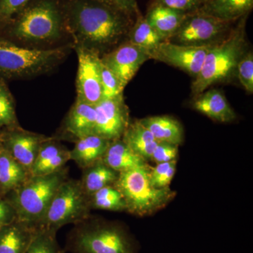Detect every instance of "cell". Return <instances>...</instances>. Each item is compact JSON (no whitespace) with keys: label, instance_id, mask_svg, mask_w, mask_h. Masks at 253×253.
Wrapping results in <instances>:
<instances>
[{"label":"cell","instance_id":"1","mask_svg":"<svg viewBox=\"0 0 253 253\" xmlns=\"http://www.w3.org/2000/svg\"><path fill=\"white\" fill-rule=\"evenodd\" d=\"M64 11L66 28L74 44L100 55L128 35L130 18L113 5L97 0H71Z\"/></svg>","mask_w":253,"mask_h":253},{"label":"cell","instance_id":"2","mask_svg":"<svg viewBox=\"0 0 253 253\" xmlns=\"http://www.w3.org/2000/svg\"><path fill=\"white\" fill-rule=\"evenodd\" d=\"M70 253H139V243L126 226L118 221L89 216L74 224L66 238Z\"/></svg>","mask_w":253,"mask_h":253},{"label":"cell","instance_id":"3","mask_svg":"<svg viewBox=\"0 0 253 253\" xmlns=\"http://www.w3.org/2000/svg\"><path fill=\"white\" fill-rule=\"evenodd\" d=\"M9 33L25 42H49L62 36L64 11L56 0H33L8 25Z\"/></svg>","mask_w":253,"mask_h":253},{"label":"cell","instance_id":"4","mask_svg":"<svg viewBox=\"0 0 253 253\" xmlns=\"http://www.w3.org/2000/svg\"><path fill=\"white\" fill-rule=\"evenodd\" d=\"M69 51V46L46 49L24 47L0 37V76L25 79L41 76L58 66Z\"/></svg>","mask_w":253,"mask_h":253},{"label":"cell","instance_id":"5","mask_svg":"<svg viewBox=\"0 0 253 253\" xmlns=\"http://www.w3.org/2000/svg\"><path fill=\"white\" fill-rule=\"evenodd\" d=\"M246 16L241 18L237 27L224 40L211 45L201 71L192 83L193 94L199 95L204 92L212 84L224 81L236 72L238 63L245 54Z\"/></svg>","mask_w":253,"mask_h":253},{"label":"cell","instance_id":"6","mask_svg":"<svg viewBox=\"0 0 253 253\" xmlns=\"http://www.w3.org/2000/svg\"><path fill=\"white\" fill-rule=\"evenodd\" d=\"M68 175L66 167L45 175H31L22 185L11 191L8 201L16 210L18 220L38 228Z\"/></svg>","mask_w":253,"mask_h":253},{"label":"cell","instance_id":"7","mask_svg":"<svg viewBox=\"0 0 253 253\" xmlns=\"http://www.w3.org/2000/svg\"><path fill=\"white\" fill-rule=\"evenodd\" d=\"M150 168L147 164L120 172L113 185L122 194L126 212L137 217L149 216L161 211L176 196L175 191L169 187L157 189L151 185Z\"/></svg>","mask_w":253,"mask_h":253},{"label":"cell","instance_id":"8","mask_svg":"<svg viewBox=\"0 0 253 253\" xmlns=\"http://www.w3.org/2000/svg\"><path fill=\"white\" fill-rule=\"evenodd\" d=\"M90 211L89 196L81 181L68 178L59 186L38 228L59 231L62 226L87 219Z\"/></svg>","mask_w":253,"mask_h":253},{"label":"cell","instance_id":"9","mask_svg":"<svg viewBox=\"0 0 253 253\" xmlns=\"http://www.w3.org/2000/svg\"><path fill=\"white\" fill-rule=\"evenodd\" d=\"M229 25V22L197 10L186 14L177 31L168 41L185 45H210L224 38Z\"/></svg>","mask_w":253,"mask_h":253},{"label":"cell","instance_id":"10","mask_svg":"<svg viewBox=\"0 0 253 253\" xmlns=\"http://www.w3.org/2000/svg\"><path fill=\"white\" fill-rule=\"evenodd\" d=\"M73 44L78 60L76 99L95 106L103 99L101 55L85 46Z\"/></svg>","mask_w":253,"mask_h":253},{"label":"cell","instance_id":"11","mask_svg":"<svg viewBox=\"0 0 253 253\" xmlns=\"http://www.w3.org/2000/svg\"><path fill=\"white\" fill-rule=\"evenodd\" d=\"M211 45H185L164 41L151 53V59L179 68L195 78L201 71Z\"/></svg>","mask_w":253,"mask_h":253},{"label":"cell","instance_id":"12","mask_svg":"<svg viewBox=\"0 0 253 253\" xmlns=\"http://www.w3.org/2000/svg\"><path fill=\"white\" fill-rule=\"evenodd\" d=\"M49 137L19 126L0 132V144L31 174L40 148Z\"/></svg>","mask_w":253,"mask_h":253},{"label":"cell","instance_id":"13","mask_svg":"<svg viewBox=\"0 0 253 253\" xmlns=\"http://www.w3.org/2000/svg\"><path fill=\"white\" fill-rule=\"evenodd\" d=\"M95 111L94 134L109 141L121 139L129 124V113L123 96L103 99L95 105Z\"/></svg>","mask_w":253,"mask_h":253},{"label":"cell","instance_id":"14","mask_svg":"<svg viewBox=\"0 0 253 253\" xmlns=\"http://www.w3.org/2000/svg\"><path fill=\"white\" fill-rule=\"evenodd\" d=\"M101 59L126 87L141 66L151 59V56L147 51L127 41L104 54Z\"/></svg>","mask_w":253,"mask_h":253},{"label":"cell","instance_id":"15","mask_svg":"<svg viewBox=\"0 0 253 253\" xmlns=\"http://www.w3.org/2000/svg\"><path fill=\"white\" fill-rule=\"evenodd\" d=\"M95 106L76 99L62 125V138L76 142L84 136L94 134Z\"/></svg>","mask_w":253,"mask_h":253},{"label":"cell","instance_id":"16","mask_svg":"<svg viewBox=\"0 0 253 253\" xmlns=\"http://www.w3.org/2000/svg\"><path fill=\"white\" fill-rule=\"evenodd\" d=\"M192 106L196 111L217 122L230 123L236 118V113L225 96L217 89L198 95Z\"/></svg>","mask_w":253,"mask_h":253},{"label":"cell","instance_id":"17","mask_svg":"<svg viewBox=\"0 0 253 253\" xmlns=\"http://www.w3.org/2000/svg\"><path fill=\"white\" fill-rule=\"evenodd\" d=\"M36 230L18 219L0 228V253H26Z\"/></svg>","mask_w":253,"mask_h":253},{"label":"cell","instance_id":"18","mask_svg":"<svg viewBox=\"0 0 253 253\" xmlns=\"http://www.w3.org/2000/svg\"><path fill=\"white\" fill-rule=\"evenodd\" d=\"M111 141L102 136L91 134L76 141L70 150V159L82 169L102 160Z\"/></svg>","mask_w":253,"mask_h":253},{"label":"cell","instance_id":"19","mask_svg":"<svg viewBox=\"0 0 253 253\" xmlns=\"http://www.w3.org/2000/svg\"><path fill=\"white\" fill-rule=\"evenodd\" d=\"M186 14L155 2L145 18L165 41H168L177 31Z\"/></svg>","mask_w":253,"mask_h":253},{"label":"cell","instance_id":"20","mask_svg":"<svg viewBox=\"0 0 253 253\" xmlns=\"http://www.w3.org/2000/svg\"><path fill=\"white\" fill-rule=\"evenodd\" d=\"M31 176V173L0 144V197L17 189Z\"/></svg>","mask_w":253,"mask_h":253},{"label":"cell","instance_id":"21","mask_svg":"<svg viewBox=\"0 0 253 253\" xmlns=\"http://www.w3.org/2000/svg\"><path fill=\"white\" fill-rule=\"evenodd\" d=\"M102 161L119 173L148 164L146 160L133 152L122 139L111 141Z\"/></svg>","mask_w":253,"mask_h":253},{"label":"cell","instance_id":"22","mask_svg":"<svg viewBox=\"0 0 253 253\" xmlns=\"http://www.w3.org/2000/svg\"><path fill=\"white\" fill-rule=\"evenodd\" d=\"M253 7V0H206L199 10L231 23L248 16Z\"/></svg>","mask_w":253,"mask_h":253},{"label":"cell","instance_id":"23","mask_svg":"<svg viewBox=\"0 0 253 253\" xmlns=\"http://www.w3.org/2000/svg\"><path fill=\"white\" fill-rule=\"evenodd\" d=\"M158 141L179 146L184 139V129L175 118L168 116H151L139 120Z\"/></svg>","mask_w":253,"mask_h":253},{"label":"cell","instance_id":"24","mask_svg":"<svg viewBox=\"0 0 253 253\" xmlns=\"http://www.w3.org/2000/svg\"><path fill=\"white\" fill-rule=\"evenodd\" d=\"M121 139L133 152L147 162L159 142L139 120L129 123Z\"/></svg>","mask_w":253,"mask_h":253},{"label":"cell","instance_id":"25","mask_svg":"<svg viewBox=\"0 0 253 253\" xmlns=\"http://www.w3.org/2000/svg\"><path fill=\"white\" fill-rule=\"evenodd\" d=\"M119 172L109 167L102 160L83 169L80 179L83 189L88 196L108 186L114 185Z\"/></svg>","mask_w":253,"mask_h":253},{"label":"cell","instance_id":"26","mask_svg":"<svg viewBox=\"0 0 253 253\" xmlns=\"http://www.w3.org/2000/svg\"><path fill=\"white\" fill-rule=\"evenodd\" d=\"M127 36L129 38L128 41L146 50L150 54L161 42L166 41L150 26L146 18L139 14Z\"/></svg>","mask_w":253,"mask_h":253},{"label":"cell","instance_id":"27","mask_svg":"<svg viewBox=\"0 0 253 253\" xmlns=\"http://www.w3.org/2000/svg\"><path fill=\"white\" fill-rule=\"evenodd\" d=\"M91 210L123 212L126 205L122 194L114 186H108L89 196Z\"/></svg>","mask_w":253,"mask_h":253},{"label":"cell","instance_id":"28","mask_svg":"<svg viewBox=\"0 0 253 253\" xmlns=\"http://www.w3.org/2000/svg\"><path fill=\"white\" fill-rule=\"evenodd\" d=\"M57 232L54 229L37 228L26 253H66L58 242Z\"/></svg>","mask_w":253,"mask_h":253},{"label":"cell","instance_id":"29","mask_svg":"<svg viewBox=\"0 0 253 253\" xmlns=\"http://www.w3.org/2000/svg\"><path fill=\"white\" fill-rule=\"evenodd\" d=\"M14 97L3 81H0V130L19 126Z\"/></svg>","mask_w":253,"mask_h":253},{"label":"cell","instance_id":"30","mask_svg":"<svg viewBox=\"0 0 253 253\" xmlns=\"http://www.w3.org/2000/svg\"><path fill=\"white\" fill-rule=\"evenodd\" d=\"M176 160L171 162L158 163L151 167L149 179L151 185L157 189L169 187L176 172Z\"/></svg>","mask_w":253,"mask_h":253},{"label":"cell","instance_id":"31","mask_svg":"<svg viewBox=\"0 0 253 253\" xmlns=\"http://www.w3.org/2000/svg\"><path fill=\"white\" fill-rule=\"evenodd\" d=\"M101 89L103 99H117L123 96L125 86L121 81L101 61Z\"/></svg>","mask_w":253,"mask_h":253},{"label":"cell","instance_id":"32","mask_svg":"<svg viewBox=\"0 0 253 253\" xmlns=\"http://www.w3.org/2000/svg\"><path fill=\"white\" fill-rule=\"evenodd\" d=\"M241 85L250 93H253V54L252 51L244 54L236 67Z\"/></svg>","mask_w":253,"mask_h":253},{"label":"cell","instance_id":"33","mask_svg":"<svg viewBox=\"0 0 253 253\" xmlns=\"http://www.w3.org/2000/svg\"><path fill=\"white\" fill-rule=\"evenodd\" d=\"M31 1L33 0H0V28L6 27Z\"/></svg>","mask_w":253,"mask_h":253},{"label":"cell","instance_id":"34","mask_svg":"<svg viewBox=\"0 0 253 253\" xmlns=\"http://www.w3.org/2000/svg\"><path fill=\"white\" fill-rule=\"evenodd\" d=\"M178 156V146L159 141L154 149L150 161L158 163L176 161Z\"/></svg>","mask_w":253,"mask_h":253},{"label":"cell","instance_id":"35","mask_svg":"<svg viewBox=\"0 0 253 253\" xmlns=\"http://www.w3.org/2000/svg\"><path fill=\"white\" fill-rule=\"evenodd\" d=\"M155 2L181 12L189 14L199 10L204 4V0H156Z\"/></svg>","mask_w":253,"mask_h":253},{"label":"cell","instance_id":"36","mask_svg":"<svg viewBox=\"0 0 253 253\" xmlns=\"http://www.w3.org/2000/svg\"><path fill=\"white\" fill-rule=\"evenodd\" d=\"M18 219L16 210L10 204L8 200H4L0 197V228Z\"/></svg>","mask_w":253,"mask_h":253},{"label":"cell","instance_id":"37","mask_svg":"<svg viewBox=\"0 0 253 253\" xmlns=\"http://www.w3.org/2000/svg\"><path fill=\"white\" fill-rule=\"evenodd\" d=\"M115 7L122 11L126 16H131L139 14L136 0H111Z\"/></svg>","mask_w":253,"mask_h":253},{"label":"cell","instance_id":"38","mask_svg":"<svg viewBox=\"0 0 253 253\" xmlns=\"http://www.w3.org/2000/svg\"><path fill=\"white\" fill-rule=\"evenodd\" d=\"M97 1H102V2L107 3V4L113 5L111 0H97Z\"/></svg>","mask_w":253,"mask_h":253},{"label":"cell","instance_id":"39","mask_svg":"<svg viewBox=\"0 0 253 253\" xmlns=\"http://www.w3.org/2000/svg\"><path fill=\"white\" fill-rule=\"evenodd\" d=\"M206 1V0H204V1Z\"/></svg>","mask_w":253,"mask_h":253}]
</instances>
